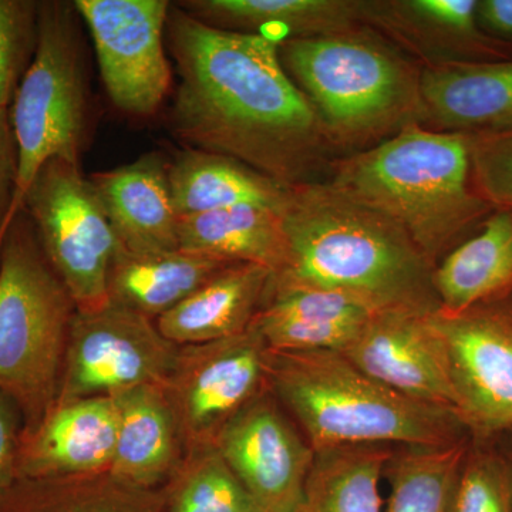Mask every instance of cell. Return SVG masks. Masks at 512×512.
<instances>
[{"instance_id":"6da1fadb","label":"cell","mask_w":512,"mask_h":512,"mask_svg":"<svg viewBox=\"0 0 512 512\" xmlns=\"http://www.w3.org/2000/svg\"><path fill=\"white\" fill-rule=\"evenodd\" d=\"M165 42L178 76L171 126L188 148L234 158L285 187L329 177L340 156L282 66L278 42L212 28L177 5Z\"/></svg>"},{"instance_id":"7a4b0ae2","label":"cell","mask_w":512,"mask_h":512,"mask_svg":"<svg viewBox=\"0 0 512 512\" xmlns=\"http://www.w3.org/2000/svg\"><path fill=\"white\" fill-rule=\"evenodd\" d=\"M288 264L275 276L339 289L375 312L434 315V266L382 212L332 185L289 187L282 208Z\"/></svg>"},{"instance_id":"3957f363","label":"cell","mask_w":512,"mask_h":512,"mask_svg":"<svg viewBox=\"0 0 512 512\" xmlns=\"http://www.w3.org/2000/svg\"><path fill=\"white\" fill-rule=\"evenodd\" d=\"M326 183L399 224L434 268L493 211L474 188L468 134L420 124L340 156Z\"/></svg>"},{"instance_id":"277c9868","label":"cell","mask_w":512,"mask_h":512,"mask_svg":"<svg viewBox=\"0 0 512 512\" xmlns=\"http://www.w3.org/2000/svg\"><path fill=\"white\" fill-rule=\"evenodd\" d=\"M268 384L315 451L366 444L446 446L471 436L453 410L407 399L336 350L268 349Z\"/></svg>"},{"instance_id":"5b68a950","label":"cell","mask_w":512,"mask_h":512,"mask_svg":"<svg viewBox=\"0 0 512 512\" xmlns=\"http://www.w3.org/2000/svg\"><path fill=\"white\" fill-rule=\"evenodd\" d=\"M279 57L339 156L421 126L423 66L367 26L286 40Z\"/></svg>"},{"instance_id":"8992f818","label":"cell","mask_w":512,"mask_h":512,"mask_svg":"<svg viewBox=\"0 0 512 512\" xmlns=\"http://www.w3.org/2000/svg\"><path fill=\"white\" fill-rule=\"evenodd\" d=\"M76 311L20 211L0 245V392L18 404L25 431L57 402Z\"/></svg>"},{"instance_id":"52a82bcc","label":"cell","mask_w":512,"mask_h":512,"mask_svg":"<svg viewBox=\"0 0 512 512\" xmlns=\"http://www.w3.org/2000/svg\"><path fill=\"white\" fill-rule=\"evenodd\" d=\"M79 19L73 2H40L35 57L9 107L19 157L12 221L47 161H80L87 84Z\"/></svg>"},{"instance_id":"ba28073f","label":"cell","mask_w":512,"mask_h":512,"mask_svg":"<svg viewBox=\"0 0 512 512\" xmlns=\"http://www.w3.org/2000/svg\"><path fill=\"white\" fill-rule=\"evenodd\" d=\"M22 210L77 311L109 303V275L119 242L79 164L47 161L30 184Z\"/></svg>"},{"instance_id":"9c48e42d","label":"cell","mask_w":512,"mask_h":512,"mask_svg":"<svg viewBox=\"0 0 512 512\" xmlns=\"http://www.w3.org/2000/svg\"><path fill=\"white\" fill-rule=\"evenodd\" d=\"M178 350L180 346L161 335L156 320L116 303L76 311L57 402L116 396L147 384L163 386L173 372Z\"/></svg>"},{"instance_id":"30bf717a","label":"cell","mask_w":512,"mask_h":512,"mask_svg":"<svg viewBox=\"0 0 512 512\" xmlns=\"http://www.w3.org/2000/svg\"><path fill=\"white\" fill-rule=\"evenodd\" d=\"M163 390L185 454L214 446L228 421L268 392V346L254 322L231 338L181 346Z\"/></svg>"},{"instance_id":"8fae6325","label":"cell","mask_w":512,"mask_h":512,"mask_svg":"<svg viewBox=\"0 0 512 512\" xmlns=\"http://www.w3.org/2000/svg\"><path fill=\"white\" fill-rule=\"evenodd\" d=\"M92 35L104 89L131 116L156 113L171 86L165 53L167 0H76Z\"/></svg>"},{"instance_id":"7c38bea8","label":"cell","mask_w":512,"mask_h":512,"mask_svg":"<svg viewBox=\"0 0 512 512\" xmlns=\"http://www.w3.org/2000/svg\"><path fill=\"white\" fill-rule=\"evenodd\" d=\"M430 318L446 350L458 419L471 437L512 430V308L478 306Z\"/></svg>"},{"instance_id":"4fadbf2b","label":"cell","mask_w":512,"mask_h":512,"mask_svg":"<svg viewBox=\"0 0 512 512\" xmlns=\"http://www.w3.org/2000/svg\"><path fill=\"white\" fill-rule=\"evenodd\" d=\"M214 446L259 511H296L315 450L269 390L228 421Z\"/></svg>"},{"instance_id":"5bb4252c","label":"cell","mask_w":512,"mask_h":512,"mask_svg":"<svg viewBox=\"0 0 512 512\" xmlns=\"http://www.w3.org/2000/svg\"><path fill=\"white\" fill-rule=\"evenodd\" d=\"M430 316L377 312L340 353L407 399L456 413L446 350Z\"/></svg>"},{"instance_id":"9a60e30c","label":"cell","mask_w":512,"mask_h":512,"mask_svg":"<svg viewBox=\"0 0 512 512\" xmlns=\"http://www.w3.org/2000/svg\"><path fill=\"white\" fill-rule=\"evenodd\" d=\"M116 440L117 404L113 396L57 402L35 429L23 431L18 480L109 471Z\"/></svg>"},{"instance_id":"2e32d148","label":"cell","mask_w":512,"mask_h":512,"mask_svg":"<svg viewBox=\"0 0 512 512\" xmlns=\"http://www.w3.org/2000/svg\"><path fill=\"white\" fill-rule=\"evenodd\" d=\"M375 313L339 289L274 275L254 325L275 352H342Z\"/></svg>"},{"instance_id":"e0dca14e","label":"cell","mask_w":512,"mask_h":512,"mask_svg":"<svg viewBox=\"0 0 512 512\" xmlns=\"http://www.w3.org/2000/svg\"><path fill=\"white\" fill-rule=\"evenodd\" d=\"M476 0H360L363 25L424 60V66L505 57L478 30Z\"/></svg>"},{"instance_id":"ac0fdd59","label":"cell","mask_w":512,"mask_h":512,"mask_svg":"<svg viewBox=\"0 0 512 512\" xmlns=\"http://www.w3.org/2000/svg\"><path fill=\"white\" fill-rule=\"evenodd\" d=\"M421 126L477 134L512 128V60L423 66Z\"/></svg>"},{"instance_id":"d6986e66","label":"cell","mask_w":512,"mask_h":512,"mask_svg":"<svg viewBox=\"0 0 512 512\" xmlns=\"http://www.w3.org/2000/svg\"><path fill=\"white\" fill-rule=\"evenodd\" d=\"M119 247L131 254L177 251L178 217L160 153L90 178Z\"/></svg>"},{"instance_id":"ffe728a7","label":"cell","mask_w":512,"mask_h":512,"mask_svg":"<svg viewBox=\"0 0 512 512\" xmlns=\"http://www.w3.org/2000/svg\"><path fill=\"white\" fill-rule=\"evenodd\" d=\"M272 278L274 272L264 266L229 265L160 316L157 328L180 348L245 332L264 306Z\"/></svg>"},{"instance_id":"44dd1931","label":"cell","mask_w":512,"mask_h":512,"mask_svg":"<svg viewBox=\"0 0 512 512\" xmlns=\"http://www.w3.org/2000/svg\"><path fill=\"white\" fill-rule=\"evenodd\" d=\"M113 397L117 440L111 473L137 487L163 488L185 457L180 429L163 386L147 384Z\"/></svg>"},{"instance_id":"7402d4cb","label":"cell","mask_w":512,"mask_h":512,"mask_svg":"<svg viewBox=\"0 0 512 512\" xmlns=\"http://www.w3.org/2000/svg\"><path fill=\"white\" fill-rule=\"evenodd\" d=\"M212 28L281 43L365 26L360 0H185L175 3Z\"/></svg>"},{"instance_id":"603a6c76","label":"cell","mask_w":512,"mask_h":512,"mask_svg":"<svg viewBox=\"0 0 512 512\" xmlns=\"http://www.w3.org/2000/svg\"><path fill=\"white\" fill-rule=\"evenodd\" d=\"M434 269L440 311L503 305L512 296V211L494 210Z\"/></svg>"},{"instance_id":"cb8c5ba5","label":"cell","mask_w":512,"mask_h":512,"mask_svg":"<svg viewBox=\"0 0 512 512\" xmlns=\"http://www.w3.org/2000/svg\"><path fill=\"white\" fill-rule=\"evenodd\" d=\"M178 248L231 264L264 266L274 275L288 264L282 210L241 204L178 218Z\"/></svg>"},{"instance_id":"d4e9b609","label":"cell","mask_w":512,"mask_h":512,"mask_svg":"<svg viewBox=\"0 0 512 512\" xmlns=\"http://www.w3.org/2000/svg\"><path fill=\"white\" fill-rule=\"evenodd\" d=\"M168 184L178 218L241 204L282 210L289 192L241 161L194 148L168 164Z\"/></svg>"},{"instance_id":"484cf974","label":"cell","mask_w":512,"mask_h":512,"mask_svg":"<svg viewBox=\"0 0 512 512\" xmlns=\"http://www.w3.org/2000/svg\"><path fill=\"white\" fill-rule=\"evenodd\" d=\"M231 262L177 251L131 254L120 247L109 275V302L157 320Z\"/></svg>"},{"instance_id":"4316f807","label":"cell","mask_w":512,"mask_h":512,"mask_svg":"<svg viewBox=\"0 0 512 512\" xmlns=\"http://www.w3.org/2000/svg\"><path fill=\"white\" fill-rule=\"evenodd\" d=\"M0 512H165L161 488L137 487L111 471L84 476L19 478Z\"/></svg>"},{"instance_id":"83f0119b","label":"cell","mask_w":512,"mask_h":512,"mask_svg":"<svg viewBox=\"0 0 512 512\" xmlns=\"http://www.w3.org/2000/svg\"><path fill=\"white\" fill-rule=\"evenodd\" d=\"M396 447L366 444L315 451L295 512H384L380 485Z\"/></svg>"},{"instance_id":"f1b7e54d","label":"cell","mask_w":512,"mask_h":512,"mask_svg":"<svg viewBox=\"0 0 512 512\" xmlns=\"http://www.w3.org/2000/svg\"><path fill=\"white\" fill-rule=\"evenodd\" d=\"M470 443L471 436L446 446L394 448L383 473L386 512H448Z\"/></svg>"},{"instance_id":"f546056e","label":"cell","mask_w":512,"mask_h":512,"mask_svg":"<svg viewBox=\"0 0 512 512\" xmlns=\"http://www.w3.org/2000/svg\"><path fill=\"white\" fill-rule=\"evenodd\" d=\"M161 490L165 512H261L215 446L188 451Z\"/></svg>"},{"instance_id":"4dcf8cb0","label":"cell","mask_w":512,"mask_h":512,"mask_svg":"<svg viewBox=\"0 0 512 512\" xmlns=\"http://www.w3.org/2000/svg\"><path fill=\"white\" fill-rule=\"evenodd\" d=\"M448 512H512L507 464L493 437H471Z\"/></svg>"},{"instance_id":"1f68e13d","label":"cell","mask_w":512,"mask_h":512,"mask_svg":"<svg viewBox=\"0 0 512 512\" xmlns=\"http://www.w3.org/2000/svg\"><path fill=\"white\" fill-rule=\"evenodd\" d=\"M39 6L33 0H0V109H9L35 57Z\"/></svg>"},{"instance_id":"d6a6232c","label":"cell","mask_w":512,"mask_h":512,"mask_svg":"<svg viewBox=\"0 0 512 512\" xmlns=\"http://www.w3.org/2000/svg\"><path fill=\"white\" fill-rule=\"evenodd\" d=\"M474 188L493 210L512 211V128L468 134Z\"/></svg>"},{"instance_id":"836d02e7","label":"cell","mask_w":512,"mask_h":512,"mask_svg":"<svg viewBox=\"0 0 512 512\" xmlns=\"http://www.w3.org/2000/svg\"><path fill=\"white\" fill-rule=\"evenodd\" d=\"M25 420L18 404L0 392V500L18 480V461Z\"/></svg>"},{"instance_id":"e575fe53","label":"cell","mask_w":512,"mask_h":512,"mask_svg":"<svg viewBox=\"0 0 512 512\" xmlns=\"http://www.w3.org/2000/svg\"><path fill=\"white\" fill-rule=\"evenodd\" d=\"M19 157L9 109H0V242L12 222Z\"/></svg>"},{"instance_id":"d590c367","label":"cell","mask_w":512,"mask_h":512,"mask_svg":"<svg viewBox=\"0 0 512 512\" xmlns=\"http://www.w3.org/2000/svg\"><path fill=\"white\" fill-rule=\"evenodd\" d=\"M477 22L493 35L512 37V0L478 2Z\"/></svg>"},{"instance_id":"8d00e7d4","label":"cell","mask_w":512,"mask_h":512,"mask_svg":"<svg viewBox=\"0 0 512 512\" xmlns=\"http://www.w3.org/2000/svg\"><path fill=\"white\" fill-rule=\"evenodd\" d=\"M495 443L503 454L505 464L508 468V477H510L511 488V510H512V430L504 431V433L493 436Z\"/></svg>"},{"instance_id":"74e56055","label":"cell","mask_w":512,"mask_h":512,"mask_svg":"<svg viewBox=\"0 0 512 512\" xmlns=\"http://www.w3.org/2000/svg\"><path fill=\"white\" fill-rule=\"evenodd\" d=\"M0 245H2V242H0Z\"/></svg>"}]
</instances>
